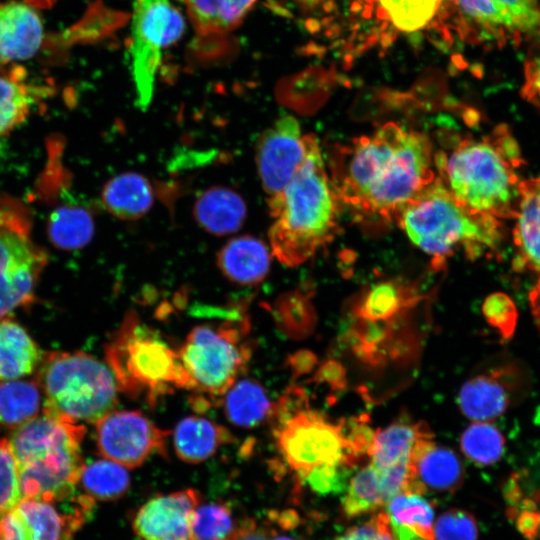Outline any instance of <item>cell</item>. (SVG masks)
<instances>
[{
    "instance_id": "f907efd6",
    "label": "cell",
    "mask_w": 540,
    "mask_h": 540,
    "mask_svg": "<svg viewBox=\"0 0 540 540\" xmlns=\"http://www.w3.org/2000/svg\"><path fill=\"white\" fill-rule=\"evenodd\" d=\"M231 540H269V532L255 519H245L236 526Z\"/></svg>"
},
{
    "instance_id": "836d02e7",
    "label": "cell",
    "mask_w": 540,
    "mask_h": 540,
    "mask_svg": "<svg viewBox=\"0 0 540 540\" xmlns=\"http://www.w3.org/2000/svg\"><path fill=\"white\" fill-rule=\"evenodd\" d=\"M389 502L379 472L370 463L349 480L342 498V510L347 517L375 512Z\"/></svg>"
},
{
    "instance_id": "9f6ffc18",
    "label": "cell",
    "mask_w": 540,
    "mask_h": 540,
    "mask_svg": "<svg viewBox=\"0 0 540 540\" xmlns=\"http://www.w3.org/2000/svg\"><path fill=\"white\" fill-rule=\"evenodd\" d=\"M536 421L540 423V408L538 409V412L536 414Z\"/></svg>"
},
{
    "instance_id": "d6a6232c",
    "label": "cell",
    "mask_w": 540,
    "mask_h": 540,
    "mask_svg": "<svg viewBox=\"0 0 540 540\" xmlns=\"http://www.w3.org/2000/svg\"><path fill=\"white\" fill-rule=\"evenodd\" d=\"M78 483L92 499L110 501L126 494L130 474L125 466L104 458L84 464Z\"/></svg>"
},
{
    "instance_id": "1f68e13d",
    "label": "cell",
    "mask_w": 540,
    "mask_h": 540,
    "mask_svg": "<svg viewBox=\"0 0 540 540\" xmlns=\"http://www.w3.org/2000/svg\"><path fill=\"white\" fill-rule=\"evenodd\" d=\"M413 301L408 288L394 281L373 285L354 305L355 319L383 322L393 320Z\"/></svg>"
},
{
    "instance_id": "7402d4cb",
    "label": "cell",
    "mask_w": 540,
    "mask_h": 540,
    "mask_svg": "<svg viewBox=\"0 0 540 540\" xmlns=\"http://www.w3.org/2000/svg\"><path fill=\"white\" fill-rule=\"evenodd\" d=\"M232 441L233 435L226 427L200 416L183 418L173 432L175 453L188 464L206 461Z\"/></svg>"
},
{
    "instance_id": "484cf974",
    "label": "cell",
    "mask_w": 540,
    "mask_h": 540,
    "mask_svg": "<svg viewBox=\"0 0 540 540\" xmlns=\"http://www.w3.org/2000/svg\"><path fill=\"white\" fill-rule=\"evenodd\" d=\"M150 182L135 172H126L109 180L102 191L104 207L114 216L136 220L144 216L153 204Z\"/></svg>"
},
{
    "instance_id": "8fae6325",
    "label": "cell",
    "mask_w": 540,
    "mask_h": 540,
    "mask_svg": "<svg viewBox=\"0 0 540 540\" xmlns=\"http://www.w3.org/2000/svg\"><path fill=\"white\" fill-rule=\"evenodd\" d=\"M460 35L502 48L540 37V0H449Z\"/></svg>"
},
{
    "instance_id": "d590c367",
    "label": "cell",
    "mask_w": 540,
    "mask_h": 540,
    "mask_svg": "<svg viewBox=\"0 0 540 540\" xmlns=\"http://www.w3.org/2000/svg\"><path fill=\"white\" fill-rule=\"evenodd\" d=\"M379 18L402 32H414L430 23L443 0H375Z\"/></svg>"
},
{
    "instance_id": "4fadbf2b",
    "label": "cell",
    "mask_w": 540,
    "mask_h": 540,
    "mask_svg": "<svg viewBox=\"0 0 540 540\" xmlns=\"http://www.w3.org/2000/svg\"><path fill=\"white\" fill-rule=\"evenodd\" d=\"M167 431L139 411H111L96 422L99 453L128 469L141 466L165 449Z\"/></svg>"
},
{
    "instance_id": "7c38bea8",
    "label": "cell",
    "mask_w": 540,
    "mask_h": 540,
    "mask_svg": "<svg viewBox=\"0 0 540 540\" xmlns=\"http://www.w3.org/2000/svg\"><path fill=\"white\" fill-rule=\"evenodd\" d=\"M184 27L170 0H133L130 54L138 106L149 105L162 52L181 38Z\"/></svg>"
},
{
    "instance_id": "b9f144b4",
    "label": "cell",
    "mask_w": 540,
    "mask_h": 540,
    "mask_svg": "<svg viewBox=\"0 0 540 540\" xmlns=\"http://www.w3.org/2000/svg\"><path fill=\"white\" fill-rule=\"evenodd\" d=\"M482 313L487 323L495 328L502 339H510L517 326L518 311L513 300L501 292L486 297Z\"/></svg>"
},
{
    "instance_id": "bcb514c9",
    "label": "cell",
    "mask_w": 540,
    "mask_h": 540,
    "mask_svg": "<svg viewBox=\"0 0 540 540\" xmlns=\"http://www.w3.org/2000/svg\"><path fill=\"white\" fill-rule=\"evenodd\" d=\"M521 95L526 101L540 109V49L525 63Z\"/></svg>"
},
{
    "instance_id": "9a60e30c",
    "label": "cell",
    "mask_w": 540,
    "mask_h": 540,
    "mask_svg": "<svg viewBox=\"0 0 540 540\" xmlns=\"http://www.w3.org/2000/svg\"><path fill=\"white\" fill-rule=\"evenodd\" d=\"M305 155L306 139L294 117L284 116L262 132L256 144V165L268 200L284 191Z\"/></svg>"
},
{
    "instance_id": "30bf717a",
    "label": "cell",
    "mask_w": 540,
    "mask_h": 540,
    "mask_svg": "<svg viewBox=\"0 0 540 540\" xmlns=\"http://www.w3.org/2000/svg\"><path fill=\"white\" fill-rule=\"evenodd\" d=\"M47 253L32 237L31 215L20 201L0 196V320L32 302Z\"/></svg>"
},
{
    "instance_id": "4dcf8cb0",
    "label": "cell",
    "mask_w": 540,
    "mask_h": 540,
    "mask_svg": "<svg viewBox=\"0 0 540 540\" xmlns=\"http://www.w3.org/2000/svg\"><path fill=\"white\" fill-rule=\"evenodd\" d=\"M42 393L36 380L0 381V428L17 429L36 418Z\"/></svg>"
},
{
    "instance_id": "8d00e7d4",
    "label": "cell",
    "mask_w": 540,
    "mask_h": 540,
    "mask_svg": "<svg viewBox=\"0 0 540 540\" xmlns=\"http://www.w3.org/2000/svg\"><path fill=\"white\" fill-rule=\"evenodd\" d=\"M460 446L464 455L473 463L489 466L501 459L505 438L496 426L478 421L463 431Z\"/></svg>"
},
{
    "instance_id": "f546056e",
    "label": "cell",
    "mask_w": 540,
    "mask_h": 540,
    "mask_svg": "<svg viewBox=\"0 0 540 540\" xmlns=\"http://www.w3.org/2000/svg\"><path fill=\"white\" fill-rule=\"evenodd\" d=\"M27 80L20 65L0 69V140L29 115L34 97Z\"/></svg>"
},
{
    "instance_id": "ab89813d",
    "label": "cell",
    "mask_w": 540,
    "mask_h": 540,
    "mask_svg": "<svg viewBox=\"0 0 540 540\" xmlns=\"http://www.w3.org/2000/svg\"><path fill=\"white\" fill-rule=\"evenodd\" d=\"M352 468L346 462L322 464L297 477L317 494H337L345 491Z\"/></svg>"
},
{
    "instance_id": "2e32d148",
    "label": "cell",
    "mask_w": 540,
    "mask_h": 540,
    "mask_svg": "<svg viewBox=\"0 0 540 540\" xmlns=\"http://www.w3.org/2000/svg\"><path fill=\"white\" fill-rule=\"evenodd\" d=\"M200 502V493L191 488L149 499L132 521L136 540H193L192 519Z\"/></svg>"
},
{
    "instance_id": "7bdbcfd3",
    "label": "cell",
    "mask_w": 540,
    "mask_h": 540,
    "mask_svg": "<svg viewBox=\"0 0 540 540\" xmlns=\"http://www.w3.org/2000/svg\"><path fill=\"white\" fill-rule=\"evenodd\" d=\"M339 422L347 457L354 465L360 457L370 455L376 431L368 423L367 415L342 419Z\"/></svg>"
},
{
    "instance_id": "11a10c76",
    "label": "cell",
    "mask_w": 540,
    "mask_h": 540,
    "mask_svg": "<svg viewBox=\"0 0 540 540\" xmlns=\"http://www.w3.org/2000/svg\"><path fill=\"white\" fill-rule=\"evenodd\" d=\"M270 540H297L291 536L287 535H275Z\"/></svg>"
},
{
    "instance_id": "816d5d0a",
    "label": "cell",
    "mask_w": 540,
    "mask_h": 540,
    "mask_svg": "<svg viewBox=\"0 0 540 540\" xmlns=\"http://www.w3.org/2000/svg\"><path fill=\"white\" fill-rule=\"evenodd\" d=\"M516 527L528 539L537 537L540 531V511L525 509L516 516Z\"/></svg>"
},
{
    "instance_id": "f5cc1de1",
    "label": "cell",
    "mask_w": 540,
    "mask_h": 540,
    "mask_svg": "<svg viewBox=\"0 0 540 540\" xmlns=\"http://www.w3.org/2000/svg\"><path fill=\"white\" fill-rule=\"evenodd\" d=\"M529 301L535 323L540 330V278L536 286L530 292Z\"/></svg>"
},
{
    "instance_id": "d6986e66",
    "label": "cell",
    "mask_w": 540,
    "mask_h": 540,
    "mask_svg": "<svg viewBox=\"0 0 540 540\" xmlns=\"http://www.w3.org/2000/svg\"><path fill=\"white\" fill-rule=\"evenodd\" d=\"M44 37L41 18L25 2H0V69L32 57Z\"/></svg>"
},
{
    "instance_id": "9c48e42d",
    "label": "cell",
    "mask_w": 540,
    "mask_h": 540,
    "mask_svg": "<svg viewBox=\"0 0 540 540\" xmlns=\"http://www.w3.org/2000/svg\"><path fill=\"white\" fill-rule=\"evenodd\" d=\"M280 456L300 476L322 465L349 461L340 422L333 423L309 405L305 391L290 386L269 416Z\"/></svg>"
},
{
    "instance_id": "603a6c76",
    "label": "cell",
    "mask_w": 540,
    "mask_h": 540,
    "mask_svg": "<svg viewBox=\"0 0 540 540\" xmlns=\"http://www.w3.org/2000/svg\"><path fill=\"white\" fill-rule=\"evenodd\" d=\"M193 214L204 230L221 236L241 228L246 219L247 206L236 191L223 186H213L198 196Z\"/></svg>"
},
{
    "instance_id": "5bb4252c",
    "label": "cell",
    "mask_w": 540,
    "mask_h": 540,
    "mask_svg": "<svg viewBox=\"0 0 540 540\" xmlns=\"http://www.w3.org/2000/svg\"><path fill=\"white\" fill-rule=\"evenodd\" d=\"M527 387L525 370L514 361H506L465 381L457 402L461 412L470 420H493L519 400Z\"/></svg>"
},
{
    "instance_id": "277c9868",
    "label": "cell",
    "mask_w": 540,
    "mask_h": 540,
    "mask_svg": "<svg viewBox=\"0 0 540 540\" xmlns=\"http://www.w3.org/2000/svg\"><path fill=\"white\" fill-rule=\"evenodd\" d=\"M393 219L439 264L459 248L473 260L495 250L502 239L500 219L470 210L437 177L400 206Z\"/></svg>"
},
{
    "instance_id": "ffe728a7",
    "label": "cell",
    "mask_w": 540,
    "mask_h": 540,
    "mask_svg": "<svg viewBox=\"0 0 540 540\" xmlns=\"http://www.w3.org/2000/svg\"><path fill=\"white\" fill-rule=\"evenodd\" d=\"M514 242V268L540 273V177L520 181Z\"/></svg>"
},
{
    "instance_id": "7dc6e473",
    "label": "cell",
    "mask_w": 540,
    "mask_h": 540,
    "mask_svg": "<svg viewBox=\"0 0 540 540\" xmlns=\"http://www.w3.org/2000/svg\"><path fill=\"white\" fill-rule=\"evenodd\" d=\"M311 381L317 384H326L334 391H342L348 384L345 367L334 359L321 363Z\"/></svg>"
},
{
    "instance_id": "3957f363",
    "label": "cell",
    "mask_w": 540,
    "mask_h": 540,
    "mask_svg": "<svg viewBox=\"0 0 540 540\" xmlns=\"http://www.w3.org/2000/svg\"><path fill=\"white\" fill-rule=\"evenodd\" d=\"M306 155L293 178L268 200L274 219L268 237L273 255L288 267L307 261L336 233L340 199L328 177L319 143L305 135Z\"/></svg>"
},
{
    "instance_id": "4316f807",
    "label": "cell",
    "mask_w": 540,
    "mask_h": 540,
    "mask_svg": "<svg viewBox=\"0 0 540 540\" xmlns=\"http://www.w3.org/2000/svg\"><path fill=\"white\" fill-rule=\"evenodd\" d=\"M430 432L424 424L399 420L378 429L369 457L377 469L410 464L417 441Z\"/></svg>"
},
{
    "instance_id": "cb8c5ba5",
    "label": "cell",
    "mask_w": 540,
    "mask_h": 540,
    "mask_svg": "<svg viewBox=\"0 0 540 540\" xmlns=\"http://www.w3.org/2000/svg\"><path fill=\"white\" fill-rule=\"evenodd\" d=\"M385 512L394 540H434V509L422 494L400 492Z\"/></svg>"
},
{
    "instance_id": "8992f818",
    "label": "cell",
    "mask_w": 540,
    "mask_h": 540,
    "mask_svg": "<svg viewBox=\"0 0 540 540\" xmlns=\"http://www.w3.org/2000/svg\"><path fill=\"white\" fill-rule=\"evenodd\" d=\"M105 358L119 391L150 405L176 389H192L177 348L129 312L105 346Z\"/></svg>"
},
{
    "instance_id": "681fc988",
    "label": "cell",
    "mask_w": 540,
    "mask_h": 540,
    "mask_svg": "<svg viewBox=\"0 0 540 540\" xmlns=\"http://www.w3.org/2000/svg\"><path fill=\"white\" fill-rule=\"evenodd\" d=\"M318 363V358L310 350H299L288 358V365L294 377H300L313 371Z\"/></svg>"
},
{
    "instance_id": "d4e9b609",
    "label": "cell",
    "mask_w": 540,
    "mask_h": 540,
    "mask_svg": "<svg viewBox=\"0 0 540 540\" xmlns=\"http://www.w3.org/2000/svg\"><path fill=\"white\" fill-rule=\"evenodd\" d=\"M42 357L39 347L20 324L10 317L0 320V381L32 374Z\"/></svg>"
},
{
    "instance_id": "e0dca14e",
    "label": "cell",
    "mask_w": 540,
    "mask_h": 540,
    "mask_svg": "<svg viewBox=\"0 0 540 540\" xmlns=\"http://www.w3.org/2000/svg\"><path fill=\"white\" fill-rule=\"evenodd\" d=\"M71 495L65 509L55 502L22 498L16 505L28 526L31 540H72L92 512L94 499L86 494Z\"/></svg>"
},
{
    "instance_id": "ba28073f",
    "label": "cell",
    "mask_w": 540,
    "mask_h": 540,
    "mask_svg": "<svg viewBox=\"0 0 540 540\" xmlns=\"http://www.w3.org/2000/svg\"><path fill=\"white\" fill-rule=\"evenodd\" d=\"M248 336L249 321L237 313L191 329L177 351L196 393L194 408L203 411L215 405L245 372L252 354Z\"/></svg>"
},
{
    "instance_id": "7a4b0ae2",
    "label": "cell",
    "mask_w": 540,
    "mask_h": 540,
    "mask_svg": "<svg viewBox=\"0 0 540 540\" xmlns=\"http://www.w3.org/2000/svg\"><path fill=\"white\" fill-rule=\"evenodd\" d=\"M523 159L505 125L480 139L466 137L434 154L436 177L461 204L497 219L516 218Z\"/></svg>"
},
{
    "instance_id": "83f0119b",
    "label": "cell",
    "mask_w": 540,
    "mask_h": 540,
    "mask_svg": "<svg viewBox=\"0 0 540 540\" xmlns=\"http://www.w3.org/2000/svg\"><path fill=\"white\" fill-rule=\"evenodd\" d=\"M256 2L257 0H183L193 27L204 36L232 31L244 20Z\"/></svg>"
},
{
    "instance_id": "5b68a950",
    "label": "cell",
    "mask_w": 540,
    "mask_h": 540,
    "mask_svg": "<svg viewBox=\"0 0 540 540\" xmlns=\"http://www.w3.org/2000/svg\"><path fill=\"white\" fill-rule=\"evenodd\" d=\"M85 427L46 413L9 438L22 498L60 502L74 494L84 466Z\"/></svg>"
},
{
    "instance_id": "ac0fdd59",
    "label": "cell",
    "mask_w": 540,
    "mask_h": 540,
    "mask_svg": "<svg viewBox=\"0 0 540 540\" xmlns=\"http://www.w3.org/2000/svg\"><path fill=\"white\" fill-rule=\"evenodd\" d=\"M410 468L409 492H454L464 480V466L459 456L450 448L436 445L431 431L417 441Z\"/></svg>"
},
{
    "instance_id": "db71d44e",
    "label": "cell",
    "mask_w": 540,
    "mask_h": 540,
    "mask_svg": "<svg viewBox=\"0 0 540 540\" xmlns=\"http://www.w3.org/2000/svg\"><path fill=\"white\" fill-rule=\"evenodd\" d=\"M57 0H24L26 4L33 8H49L54 5Z\"/></svg>"
},
{
    "instance_id": "52a82bcc",
    "label": "cell",
    "mask_w": 540,
    "mask_h": 540,
    "mask_svg": "<svg viewBox=\"0 0 540 540\" xmlns=\"http://www.w3.org/2000/svg\"><path fill=\"white\" fill-rule=\"evenodd\" d=\"M36 382L43 413L62 421L96 423L118 403V386L107 364L83 352L43 354Z\"/></svg>"
},
{
    "instance_id": "f35d334b",
    "label": "cell",
    "mask_w": 540,
    "mask_h": 540,
    "mask_svg": "<svg viewBox=\"0 0 540 540\" xmlns=\"http://www.w3.org/2000/svg\"><path fill=\"white\" fill-rule=\"evenodd\" d=\"M277 316L281 329L295 339L308 337L317 322L312 304L299 294L282 299L278 304Z\"/></svg>"
},
{
    "instance_id": "74e56055",
    "label": "cell",
    "mask_w": 540,
    "mask_h": 540,
    "mask_svg": "<svg viewBox=\"0 0 540 540\" xmlns=\"http://www.w3.org/2000/svg\"><path fill=\"white\" fill-rule=\"evenodd\" d=\"M235 529L232 512L223 503H200L194 510L193 540H231Z\"/></svg>"
},
{
    "instance_id": "44dd1931",
    "label": "cell",
    "mask_w": 540,
    "mask_h": 540,
    "mask_svg": "<svg viewBox=\"0 0 540 540\" xmlns=\"http://www.w3.org/2000/svg\"><path fill=\"white\" fill-rule=\"evenodd\" d=\"M271 257L260 239L243 235L228 241L217 255L224 276L240 285H255L268 274Z\"/></svg>"
},
{
    "instance_id": "e575fe53",
    "label": "cell",
    "mask_w": 540,
    "mask_h": 540,
    "mask_svg": "<svg viewBox=\"0 0 540 540\" xmlns=\"http://www.w3.org/2000/svg\"><path fill=\"white\" fill-rule=\"evenodd\" d=\"M94 234V221L84 208L63 206L55 210L48 220L50 241L62 249L84 247Z\"/></svg>"
},
{
    "instance_id": "f6af8a7d",
    "label": "cell",
    "mask_w": 540,
    "mask_h": 540,
    "mask_svg": "<svg viewBox=\"0 0 540 540\" xmlns=\"http://www.w3.org/2000/svg\"><path fill=\"white\" fill-rule=\"evenodd\" d=\"M335 540H394L386 512L374 514L368 521L348 529Z\"/></svg>"
},
{
    "instance_id": "f1b7e54d",
    "label": "cell",
    "mask_w": 540,
    "mask_h": 540,
    "mask_svg": "<svg viewBox=\"0 0 540 540\" xmlns=\"http://www.w3.org/2000/svg\"><path fill=\"white\" fill-rule=\"evenodd\" d=\"M222 398L227 419L243 428L259 425L269 418L273 408L264 387L251 378L237 380Z\"/></svg>"
},
{
    "instance_id": "6da1fadb",
    "label": "cell",
    "mask_w": 540,
    "mask_h": 540,
    "mask_svg": "<svg viewBox=\"0 0 540 540\" xmlns=\"http://www.w3.org/2000/svg\"><path fill=\"white\" fill-rule=\"evenodd\" d=\"M424 134L387 122L369 136L336 146L331 181L340 202L364 218L390 221L436 177Z\"/></svg>"
},
{
    "instance_id": "60d3db41",
    "label": "cell",
    "mask_w": 540,
    "mask_h": 540,
    "mask_svg": "<svg viewBox=\"0 0 540 540\" xmlns=\"http://www.w3.org/2000/svg\"><path fill=\"white\" fill-rule=\"evenodd\" d=\"M434 540H478L479 527L473 514L462 509L444 511L433 526Z\"/></svg>"
},
{
    "instance_id": "ee69618b",
    "label": "cell",
    "mask_w": 540,
    "mask_h": 540,
    "mask_svg": "<svg viewBox=\"0 0 540 540\" xmlns=\"http://www.w3.org/2000/svg\"><path fill=\"white\" fill-rule=\"evenodd\" d=\"M22 499L17 468L7 439L0 438V516Z\"/></svg>"
},
{
    "instance_id": "c3c4849f",
    "label": "cell",
    "mask_w": 540,
    "mask_h": 540,
    "mask_svg": "<svg viewBox=\"0 0 540 540\" xmlns=\"http://www.w3.org/2000/svg\"><path fill=\"white\" fill-rule=\"evenodd\" d=\"M0 540H31L26 521L16 506L0 516Z\"/></svg>"
}]
</instances>
